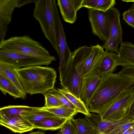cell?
<instances>
[{"mask_svg":"<svg viewBox=\"0 0 134 134\" xmlns=\"http://www.w3.org/2000/svg\"><path fill=\"white\" fill-rule=\"evenodd\" d=\"M134 84L117 74L101 77L95 90L86 104L88 111L100 115L122 92Z\"/></svg>","mask_w":134,"mask_h":134,"instance_id":"6da1fadb","label":"cell"},{"mask_svg":"<svg viewBox=\"0 0 134 134\" xmlns=\"http://www.w3.org/2000/svg\"><path fill=\"white\" fill-rule=\"evenodd\" d=\"M17 71L26 94L44 95L54 88L57 74L52 68L34 66L19 69Z\"/></svg>","mask_w":134,"mask_h":134,"instance_id":"7a4b0ae2","label":"cell"},{"mask_svg":"<svg viewBox=\"0 0 134 134\" xmlns=\"http://www.w3.org/2000/svg\"><path fill=\"white\" fill-rule=\"evenodd\" d=\"M34 3L33 16L58 56V20L60 16L57 2L55 0H36Z\"/></svg>","mask_w":134,"mask_h":134,"instance_id":"3957f363","label":"cell"},{"mask_svg":"<svg viewBox=\"0 0 134 134\" xmlns=\"http://www.w3.org/2000/svg\"><path fill=\"white\" fill-rule=\"evenodd\" d=\"M92 49V46H84L79 47L72 52L66 77L63 82L60 83L62 87L66 88L79 98L81 97L83 67Z\"/></svg>","mask_w":134,"mask_h":134,"instance_id":"277c9868","label":"cell"},{"mask_svg":"<svg viewBox=\"0 0 134 134\" xmlns=\"http://www.w3.org/2000/svg\"><path fill=\"white\" fill-rule=\"evenodd\" d=\"M0 50L56 60L40 42L28 35L12 37L0 41Z\"/></svg>","mask_w":134,"mask_h":134,"instance_id":"5b68a950","label":"cell"},{"mask_svg":"<svg viewBox=\"0 0 134 134\" xmlns=\"http://www.w3.org/2000/svg\"><path fill=\"white\" fill-rule=\"evenodd\" d=\"M134 92V84L122 92L112 103L99 115L103 120H120L126 117L132 101Z\"/></svg>","mask_w":134,"mask_h":134,"instance_id":"8992f818","label":"cell"},{"mask_svg":"<svg viewBox=\"0 0 134 134\" xmlns=\"http://www.w3.org/2000/svg\"><path fill=\"white\" fill-rule=\"evenodd\" d=\"M109 26V35L107 42L102 47L106 51H111L117 54L118 46L122 42V30L120 20V13L113 7L106 12Z\"/></svg>","mask_w":134,"mask_h":134,"instance_id":"52a82bcc","label":"cell"},{"mask_svg":"<svg viewBox=\"0 0 134 134\" xmlns=\"http://www.w3.org/2000/svg\"><path fill=\"white\" fill-rule=\"evenodd\" d=\"M55 61L48 58L0 50V61L9 64L17 69L32 66L48 65Z\"/></svg>","mask_w":134,"mask_h":134,"instance_id":"ba28073f","label":"cell"},{"mask_svg":"<svg viewBox=\"0 0 134 134\" xmlns=\"http://www.w3.org/2000/svg\"><path fill=\"white\" fill-rule=\"evenodd\" d=\"M59 36L58 48L59 65L58 69L59 80L61 83L64 80L70 64L72 52L67 42L62 23L60 16L58 20Z\"/></svg>","mask_w":134,"mask_h":134,"instance_id":"9c48e42d","label":"cell"},{"mask_svg":"<svg viewBox=\"0 0 134 134\" xmlns=\"http://www.w3.org/2000/svg\"><path fill=\"white\" fill-rule=\"evenodd\" d=\"M28 3L27 0H0V41L5 39L15 9Z\"/></svg>","mask_w":134,"mask_h":134,"instance_id":"30bf717a","label":"cell"},{"mask_svg":"<svg viewBox=\"0 0 134 134\" xmlns=\"http://www.w3.org/2000/svg\"><path fill=\"white\" fill-rule=\"evenodd\" d=\"M88 19L93 34L104 43L107 41L109 26L106 12L88 9Z\"/></svg>","mask_w":134,"mask_h":134,"instance_id":"8fae6325","label":"cell"},{"mask_svg":"<svg viewBox=\"0 0 134 134\" xmlns=\"http://www.w3.org/2000/svg\"><path fill=\"white\" fill-rule=\"evenodd\" d=\"M85 117L93 126L98 134H110L116 128L134 119L127 116L120 120H108L102 119L99 115L93 113H91L90 117L85 116Z\"/></svg>","mask_w":134,"mask_h":134,"instance_id":"7c38bea8","label":"cell"},{"mask_svg":"<svg viewBox=\"0 0 134 134\" xmlns=\"http://www.w3.org/2000/svg\"><path fill=\"white\" fill-rule=\"evenodd\" d=\"M83 0H58V6L62 18L65 22L74 23L77 20V11L82 7Z\"/></svg>","mask_w":134,"mask_h":134,"instance_id":"4fadbf2b","label":"cell"},{"mask_svg":"<svg viewBox=\"0 0 134 134\" xmlns=\"http://www.w3.org/2000/svg\"><path fill=\"white\" fill-rule=\"evenodd\" d=\"M0 124L15 133H21L31 131L35 127L21 116L7 117L0 114Z\"/></svg>","mask_w":134,"mask_h":134,"instance_id":"5bb4252c","label":"cell"},{"mask_svg":"<svg viewBox=\"0 0 134 134\" xmlns=\"http://www.w3.org/2000/svg\"><path fill=\"white\" fill-rule=\"evenodd\" d=\"M92 47V51L87 57L83 67L82 74L83 78L97 70L105 53L104 48L98 44Z\"/></svg>","mask_w":134,"mask_h":134,"instance_id":"9a60e30c","label":"cell"},{"mask_svg":"<svg viewBox=\"0 0 134 134\" xmlns=\"http://www.w3.org/2000/svg\"><path fill=\"white\" fill-rule=\"evenodd\" d=\"M101 77L97 70L83 78L80 98L86 104L95 90Z\"/></svg>","mask_w":134,"mask_h":134,"instance_id":"2e32d148","label":"cell"},{"mask_svg":"<svg viewBox=\"0 0 134 134\" xmlns=\"http://www.w3.org/2000/svg\"><path fill=\"white\" fill-rule=\"evenodd\" d=\"M17 70L13 66L0 61V75L14 85L20 93L22 99H25L27 94L20 82Z\"/></svg>","mask_w":134,"mask_h":134,"instance_id":"e0dca14e","label":"cell"},{"mask_svg":"<svg viewBox=\"0 0 134 134\" xmlns=\"http://www.w3.org/2000/svg\"><path fill=\"white\" fill-rule=\"evenodd\" d=\"M120 66L118 55L111 51H105L97 71L101 77L113 73L117 67Z\"/></svg>","mask_w":134,"mask_h":134,"instance_id":"ac0fdd59","label":"cell"},{"mask_svg":"<svg viewBox=\"0 0 134 134\" xmlns=\"http://www.w3.org/2000/svg\"><path fill=\"white\" fill-rule=\"evenodd\" d=\"M120 44L117 54L120 66H134V44L125 42H123Z\"/></svg>","mask_w":134,"mask_h":134,"instance_id":"d6986e66","label":"cell"},{"mask_svg":"<svg viewBox=\"0 0 134 134\" xmlns=\"http://www.w3.org/2000/svg\"><path fill=\"white\" fill-rule=\"evenodd\" d=\"M20 115L33 126L35 123L43 119L57 117L52 113L40 109L39 107H32L30 109L21 112Z\"/></svg>","mask_w":134,"mask_h":134,"instance_id":"ffe728a7","label":"cell"},{"mask_svg":"<svg viewBox=\"0 0 134 134\" xmlns=\"http://www.w3.org/2000/svg\"><path fill=\"white\" fill-rule=\"evenodd\" d=\"M68 120L57 117L47 118L35 123L33 126L35 129L44 130H55L61 129Z\"/></svg>","mask_w":134,"mask_h":134,"instance_id":"44dd1931","label":"cell"},{"mask_svg":"<svg viewBox=\"0 0 134 134\" xmlns=\"http://www.w3.org/2000/svg\"><path fill=\"white\" fill-rule=\"evenodd\" d=\"M115 4V0H83L82 7L106 12Z\"/></svg>","mask_w":134,"mask_h":134,"instance_id":"7402d4cb","label":"cell"},{"mask_svg":"<svg viewBox=\"0 0 134 134\" xmlns=\"http://www.w3.org/2000/svg\"><path fill=\"white\" fill-rule=\"evenodd\" d=\"M57 90L75 106L78 113H82L88 117L91 116V113L88 111L86 104L80 98H77L65 88L62 87Z\"/></svg>","mask_w":134,"mask_h":134,"instance_id":"603a6c76","label":"cell"},{"mask_svg":"<svg viewBox=\"0 0 134 134\" xmlns=\"http://www.w3.org/2000/svg\"><path fill=\"white\" fill-rule=\"evenodd\" d=\"M40 109L48 111L55 115L57 117L64 119L68 120L73 118L78 112L76 110L68 108L65 105L61 106L46 107H40Z\"/></svg>","mask_w":134,"mask_h":134,"instance_id":"cb8c5ba5","label":"cell"},{"mask_svg":"<svg viewBox=\"0 0 134 134\" xmlns=\"http://www.w3.org/2000/svg\"><path fill=\"white\" fill-rule=\"evenodd\" d=\"M74 124L76 129L77 134H98L94 127L85 118L70 120Z\"/></svg>","mask_w":134,"mask_h":134,"instance_id":"d4e9b609","label":"cell"},{"mask_svg":"<svg viewBox=\"0 0 134 134\" xmlns=\"http://www.w3.org/2000/svg\"><path fill=\"white\" fill-rule=\"evenodd\" d=\"M0 90L5 96L8 93L14 98L22 99L21 95L18 89L1 75H0Z\"/></svg>","mask_w":134,"mask_h":134,"instance_id":"484cf974","label":"cell"},{"mask_svg":"<svg viewBox=\"0 0 134 134\" xmlns=\"http://www.w3.org/2000/svg\"><path fill=\"white\" fill-rule=\"evenodd\" d=\"M32 107L23 105H9L0 109V114L7 117L20 116V113L24 111L29 110Z\"/></svg>","mask_w":134,"mask_h":134,"instance_id":"4316f807","label":"cell"},{"mask_svg":"<svg viewBox=\"0 0 134 134\" xmlns=\"http://www.w3.org/2000/svg\"><path fill=\"white\" fill-rule=\"evenodd\" d=\"M48 92L65 106L74 109L77 111V109L75 106L65 97L59 92L57 89H56L54 88Z\"/></svg>","mask_w":134,"mask_h":134,"instance_id":"83f0119b","label":"cell"},{"mask_svg":"<svg viewBox=\"0 0 134 134\" xmlns=\"http://www.w3.org/2000/svg\"><path fill=\"white\" fill-rule=\"evenodd\" d=\"M44 95L45 104L44 107H50L64 105L48 92L45 93Z\"/></svg>","mask_w":134,"mask_h":134,"instance_id":"f1b7e54d","label":"cell"},{"mask_svg":"<svg viewBox=\"0 0 134 134\" xmlns=\"http://www.w3.org/2000/svg\"><path fill=\"white\" fill-rule=\"evenodd\" d=\"M117 74L121 77L128 79L134 83V66H123Z\"/></svg>","mask_w":134,"mask_h":134,"instance_id":"f546056e","label":"cell"},{"mask_svg":"<svg viewBox=\"0 0 134 134\" xmlns=\"http://www.w3.org/2000/svg\"><path fill=\"white\" fill-rule=\"evenodd\" d=\"M60 129L61 134H77L76 127L70 120H68Z\"/></svg>","mask_w":134,"mask_h":134,"instance_id":"4dcf8cb0","label":"cell"},{"mask_svg":"<svg viewBox=\"0 0 134 134\" xmlns=\"http://www.w3.org/2000/svg\"><path fill=\"white\" fill-rule=\"evenodd\" d=\"M123 19L129 25L134 28V13L130 9L123 14Z\"/></svg>","mask_w":134,"mask_h":134,"instance_id":"1f68e13d","label":"cell"},{"mask_svg":"<svg viewBox=\"0 0 134 134\" xmlns=\"http://www.w3.org/2000/svg\"><path fill=\"white\" fill-rule=\"evenodd\" d=\"M134 126V119L131 122L116 128L110 134H118L124 132Z\"/></svg>","mask_w":134,"mask_h":134,"instance_id":"d6a6232c","label":"cell"},{"mask_svg":"<svg viewBox=\"0 0 134 134\" xmlns=\"http://www.w3.org/2000/svg\"><path fill=\"white\" fill-rule=\"evenodd\" d=\"M127 116L134 119V92L132 99L128 109Z\"/></svg>","mask_w":134,"mask_h":134,"instance_id":"836d02e7","label":"cell"},{"mask_svg":"<svg viewBox=\"0 0 134 134\" xmlns=\"http://www.w3.org/2000/svg\"><path fill=\"white\" fill-rule=\"evenodd\" d=\"M134 131V126L131 127L129 129L121 133L118 134H131Z\"/></svg>","mask_w":134,"mask_h":134,"instance_id":"e575fe53","label":"cell"},{"mask_svg":"<svg viewBox=\"0 0 134 134\" xmlns=\"http://www.w3.org/2000/svg\"><path fill=\"white\" fill-rule=\"evenodd\" d=\"M28 134H46L44 132L40 131L30 132Z\"/></svg>","mask_w":134,"mask_h":134,"instance_id":"d590c367","label":"cell"},{"mask_svg":"<svg viewBox=\"0 0 134 134\" xmlns=\"http://www.w3.org/2000/svg\"><path fill=\"white\" fill-rule=\"evenodd\" d=\"M130 9L134 13V3L131 5Z\"/></svg>","mask_w":134,"mask_h":134,"instance_id":"8d00e7d4","label":"cell"},{"mask_svg":"<svg viewBox=\"0 0 134 134\" xmlns=\"http://www.w3.org/2000/svg\"><path fill=\"white\" fill-rule=\"evenodd\" d=\"M56 134H61V131L60 129H59L58 132Z\"/></svg>","mask_w":134,"mask_h":134,"instance_id":"74e56055","label":"cell"},{"mask_svg":"<svg viewBox=\"0 0 134 134\" xmlns=\"http://www.w3.org/2000/svg\"><path fill=\"white\" fill-rule=\"evenodd\" d=\"M131 134H134V131Z\"/></svg>","mask_w":134,"mask_h":134,"instance_id":"f35d334b","label":"cell"}]
</instances>
